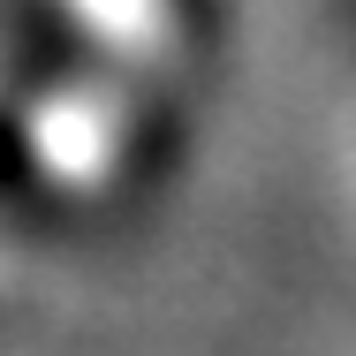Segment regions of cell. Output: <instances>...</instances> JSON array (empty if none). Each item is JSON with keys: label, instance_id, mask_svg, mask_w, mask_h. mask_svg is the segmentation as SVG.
<instances>
[{"label": "cell", "instance_id": "obj_1", "mask_svg": "<svg viewBox=\"0 0 356 356\" xmlns=\"http://www.w3.org/2000/svg\"><path fill=\"white\" fill-rule=\"evenodd\" d=\"M129 144H137V99L122 83H99V76L54 83L23 114V152H31V167L54 190H99V182H114V167H122Z\"/></svg>", "mask_w": 356, "mask_h": 356}, {"label": "cell", "instance_id": "obj_2", "mask_svg": "<svg viewBox=\"0 0 356 356\" xmlns=\"http://www.w3.org/2000/svg\"><path fill=\"white\" fill-rule=\"evenodd\" d=\"M61 15L83 31V46L106 54V69H122V76L182 46L175 0H61Z\"/></svg>", "mask_w": 356, "mask_h": 356}]
</instances>
